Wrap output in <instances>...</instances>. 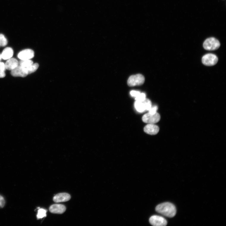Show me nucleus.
<instances>
[{
	"mask_svg": "<svg viewBox=\"0 0 226 226\" xmlns=\"http://www.w3.org/2000/svg\"><path fill=\"white\" fill-rule=\"evenodd\" d=\"M156 211L163 216L169 218L174 217L176 214V207L172 203L168 202L162 203L157 205Z\"/></svg>",
	"mask_w": 226,
	"mask_h": 226,
	"instance_id": "obj_1",
	"label": "nucleus"
},
{
	"mask_svg": "<svg viewBox=\"0 0 226 226\" xmlns=\"http://www.w3.org/2000/svg\"><path fill=\"white\" fill-rule=\"evenodd\" d=\"M145 81L144 76L140 74H137L130 76L128 79L127 83L129 86L133 87L141 85L144 84Z\"/></svg>",
	"mask_w": 226,
	"mask_h": 226,
	"instance_id": "obj_3",
	"label": "nucleus"
},
{
	"mask_svg": "<svg viewBox=\"0 0 226 226\" xmlns=\"http://www.w3.org/2000/svg\"><path fill=\"white\" fill-rule=\"evenodd\" d=\"M5 64L0 62V78H3L5 76Z\"/></svg>",
	"mask_w": 226,
	"mask_h": 226,
	"instance_id": "obj_18",
	"label": "nucleus"
},
{
	"mask_svg": "<svg viewBox=\"0 0 226 226\" xmlns=\"http://www.w3.org/2000/svg\"><path fill=\"white\" fill-rule=\"evenodd\" d=\"M5 203L4 197L0 195V207L3 208L5 205Z\"/></svg>",
	"mask_w": 226,
	"mask_h": 226,
	"instance_id": "obj_24",
	"label": "nucleus"
},
{
	"mask_svg": "<svg viewBox=\"0 0 226 226\" xmlns=\"http://www.w3.org/2000/svg\"><path fill=\"white\" fill-rule=\"evenodd\" d=\"M19 63L18 60L14 58H11L7 61L5 64L6 69L12 70L18 66Z\"/></svg>",
	"mask_w": 226,
	"mask_h": 226,
	"instance_id": "obj_12",
	"label": "nucleus"
},
{
	"mask_svg": "<svg viewBox=\"0 0 226 226\" xmlns=\"http://www.w3.org/2000/svg\"><path fill=\"white\" fill-rule=\"evenodd\" d=\"M220 44L218 40L214 37L207 39L203 43V47L206 50L209 51L217 49L220 47Z\"/></svg>",
	"mask_w": 226,
	"mask_h": 226,
	"instance_id": "obj_2",
	"label": "nucleus"
},
{
	"mask_svg": "<svg viewBox=\"0 0 226 226\" xmlns=\"http://www.w3.org/2000/svg\"><path fill=\"white\" fill-rule=\"evenodd\" d=\"M14 52L13 49L10 47L5 48L1 54L2 58L4 60H8L12 57Z\"/></svg>",
	"mask_w": 226,
	"mask_h": 226,
	"instance_id": "obj_13",
	"label": "nucleus"
},
{
	"mask_svg": "<svg viewBox=\"0 0 226 226\" xmlns=\"http://www.w3.org/2000/svg\"><path fill=\"white\" fill-rule=\"evenodd\" d=\"M146 98V95L143 93H141L136 97L135 98V100L136 101H143Z\"/></svg>",
	"mask_w": 226,
	"mask_h": 226,
	"instance_id": "obj_20",
	"label": "nucleus"
},
{
	"mask_svg": "<svg viewBox=\"0 0 226 226\" xmlns=\"http://www.w3.org/2000/svg\"><path fill=\"white\" fill-rule=\"evenodd\" d=\"M218 61L217 56L212 54H208L203 56L202 61L203 65L207 66L216 65Z\"/></svg>",
	"mask_w": 226,
	"mask_h": 226,
	"instance_id": "obj_4",
	"label": "nucleus"
},
{
	"mask_svg": "<svg viewBox=\"0 0 226 226\" xmlns=\"http://www.w3.org/2000/svg\"><path fill=\"white\" fill-rule=\"evenodd\" d=\"M47 211L43 208L39 209L38 211L37 218L38 219L46 216Z\"/></svg>",
	"mask_w": 226,
	"mask_h": 226,
	"instance_id": "obj_17",
	"label": "nucleus"
},
{
	"mask_svg": "<svg viewBox=\"0 0 226 226\" xmlns=\"http://www.w3.org/2000/svg\"><path fill=\"white\" fill-rule=\"evenodd\" d=\"M159 128L154 124H148L144 127V132L146 134L151 135H156L159 132Z\"/></svg>",
	"mask_w": 226,
	"mask_h": 226,
	"instance_id": "obj_9",
	"label": "nucleus"
},
{
	"mask_svg": "<svg viewBox=\"0 0 226 226\" xmlns=\"http://www.w3.org/2000/svg\"><path fill=\"white\" fill-rule=\"evenodd\" d=\"M149 222L152 225L154 226H165L167 224L165 218L156 215L151 216L149 219Z\"/></svg>",
	"mask_w": 226,
	"mask_h": 226,
	"instance_id": "obj_6",
	"label": "nucleus"
},
{
	"mask_svg": "<svg viewBox=\"0 0 226 226\" xmlns=\"http://www.w3.org/2000/svg\"><path fill=\"white\" fill-rule=\"evenodd\" d=\"M141 93L139 91H136V90H132L130 92V94L132 97H136Z\"/></svg>",
	"mask_w": 226,
	"mask_h": 226,
	"instance_id": "obj_23",
	"label": "nucleus"
},
{
	"mask_svg": "<svg viewBox=\"0 0 226 226\" xmlns=\"http://www.w3.org/2000/svg\"><path fill=\"white\" fill-rule=\"evenodd\" d=\"M71 199V196L66 193H59L56 195L53 198V200L56 203L65 202Z\"/></svg>",
	"mask_w": 226,
	"mask_h": 226,
	"instance_id": "obj_10",
	"label": "nucleus"
},
{
	"mask_svg": "<svg viewBox=\"0 0 226 226\" xmlns=\"http://www.w3.org/2000/svg\"><path fill=\"white\" fill-rule=\"evenodd\" d=\"M2 58V56L1 54H0V61L1 60Z\"/></svg>",
	"mask_w": 226,
	"mask_h": 226,
	"instance_id": "obj_25",
	"label": "nucleus"
},
{
	"mask_svg": "<svg viewBox=\"0 0 226 226\" xmlns=\"http://www.w3.org/2000/svg\"><path fill=\"white\" fill-rule=\"evenodd\" d=\"M33 64V62L30 59L21 60L19 63L20 66L25 68L29 67Z\"/></svg>",
	"mask_w": 226,
	"mask_h": 226,
	"instance_id": "obj_16",
	"label": "nucleus"
},
{
	"mask_svg": "<svg viewBox=\"0 0 226 226\" xmlns=\"http://www.w3.org/2000/svg\"><path fill=\"white\" fill-rule=\"evenodd\" d=\"M39 65L37 63L33 64L29 67L26 68L28 75L34 72L38 69Z\"/></svg>",
	"mask_w": 226,
	"mask_h": 226,
	"instance_id": "obj_15",
	"label": "nucleus"
},
{
	"mask_svg": "<svg viewBox=\"0 0 226 226\" xmlns=\"http://www.w3.org/2000/svg\"><path fill=\"white\" fill-rule=\"evenodd\" d=\"M144 101L145 104L146 110L149 111L152 106L151 101L146 98Z\"/></svg>",
	"mask_w": 226,
	"mask_h": 226,
	"instance_id": "obj_21",
	"label": "nucleus"
},
{
	"mask_svg": "<svg viewBox=\"0 0 226 226\" xmlns=\"http://www.w3.org/2000/svg\"><path fill=\"white\" fill-rule=\"evenodd\" d=\"M7 39L3 34H0V44L2 47H5L7 44Z\"/></svg>",
	"mask_w": 226,
	"mask_h": 226,
	"instance_id": "obj_19",
	"label": "nucleus"
},
{
	"mask_svg": "<svg viewBox=\"0 0 226 226\" xmlns=\"http://www.w3.org/2000/svg\"><path fill=\"white\" fill-rule=\"evenodd\" d=\"M34 56V52L31 49L23 50L18 54V57L21 60L30 59Z\"/></svg>",
	"mask_w": 226,
	"mask_h": 226,
	"instance_id": "obj_8",
	"label": "nucleus"
},
{
	"mask_svg": "<svg viewBox=\"0 0 226 226\" xmlns=\"http://www.w3.org/2000/svg\"><path fill=\"white\" fill-rule=\"evenodd\" d=\"M49 210L52 213L62 214L65 211L66 207L64 205L54 204L50 206Z\"/></svg>",
	"mask_w": 226,
	"mask_h": 226,
	"instance_id": "obj_11",
	"label": "nucleus"
},
{
	"mask_svg": "<svg viewBox=\"0 0 226 226\" xmlns=\"http://www.w3.org/2000/svg\"><path fill=\"white\" fill-rule=\"evenodd\" d=\"M134 106L135 109L139 112H143L146 110L144 101L141 102L135 101L134 103Z\"/></svg>",
	"mask_w": 226,
	"mask_h": 226,
	"instance_id": "obj_14",
	"label": "nucleus"
},
{
	"mask_svg": "<svg viewBox=\"0 0 226 226\" xmlns=\"http://www.w3.org/2000/svg\"><path fill=\"white\" fill-rule=\"evenodd\" d=\"M161 119V116L157 112L154 114H151L148 112L144 115L142 117L143 121L148 124H155L159 122Z\"/></svg>",
	"mask_w": 226,
	"mask_h": 226,
	"instance_id": "obj_5",
	"label": "nucleus"
},
{
	"mask_svg": "<svg viewBox=\"0 0 226 226\" xmlns=\"http://www.w3.org/2000/svg\"><path fill=\"white\" fill-rule=\"evenodd\" d=\"M158 109V107L157 106H151V108L149 110V113L151 114H154L157 112Z\"/></svg>",
	"mask_w": 226,
	"mask_h": 226,
	"instance_id": "obj_22",
	"label": "nucleus"
},
{
	"mask_svg": "<svg viewBox=\"0 0 226 226\" xmlns=\"http://www.w3.org/2000/svg\"><path fill=\"white\" fill-rule=\"evenodd\" d=\"M1 46V44H0V46Z\"/></svg>",
	"mask_w": 226,
	"mask_h": 226,
	"instance_id": "obj_26",
	"label": "nucleus"
},
{
	"mask_svg": "<svg viewBox=\"0 0 226 226\" xmlns=\"http://www.w3.org/2000/svg\"><path fill=\"white\" fill-rule=\"evenodd\" d=\"M11 74L14 77H25L27 76L28 73L26 68L20 65L11 70Z\"/></svg>",
	"mask_w": 226,
	"mask_h": 226,
	"instance_id": "obj_7",
	"label": "nucleus"
}]
</instances>
